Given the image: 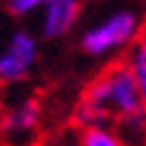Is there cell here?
Instances as JSON below:
<instances>
[{
    "label": "cell",
    "instance_id": "1",
    "mask_svg": "<svg viewBox=\"0 0 146 146\" xmlns=\"http://www.w3.org/2000/svg\"><path fill=\"white\" fill-rule=\"evenodd\" d=\"M74 116L82 129L119 126L129 119L146 116V107L126 64H109L102 74H97L77 104Z\"/></svg>",
    "mask_w": 146,
    "mask_h": 146
},
{
    "label": "cell",
    "instance_id": "8",
    "mask_svg": "<svg viewBox=\"0 0 146 146\" xmlns=\"http://www.w3.org/2000/svg\"><path fill=\"white\" fill-rule=\"evenodd\" d=\"M45 3L47 0H8V10L15 17H30V15H37L45 8Z\"/></svg>",
    "mask_w": 146,
    "mask_h": 146
},
{
    "label": "cell",
    "instance_id": "7",
    "mask_svg": "<svg viewBox=\"0 0 146 146\" xmlns=\"http://www.w3.org/2000/svg\"><path fill=\"white\" fill-rule=\"evenodd\" d=\"M77 146H126V141L119 136L114 126H89L82 129Z\"/></svg>",
    "mask_w": 146,
    "mask_h": 146
},
{
    "label": "cell",
    "instance_id": "5",
    "mask_svg": "<svg viewBox=\"0 0 146 146\" xmlns=\"http://www.w3.org/2000/svg\"><path fill=\"white\" fill-rule=\"evenodd\" d=\"M82 0H47L40 10V32L47 40H60L77 27Z\"/></svg>",
    "mask_w": 146,
    "mask_h": 146
},
{
    "label": "cell",
    "instance_id": "6",
    "mask_svg": "<svg viewBox=\"0 0 146 146\" xmlns=\"http://www.w3.org/2000/svg\"><path fill=\"white\" fill-rule=\"evenodd\" d=\"M129 50H131L129 60L124 62V64L129 69L131 79H134V84H136L139 94H141V102H144V107H146V32L129 47Z\"/></svg>",
    "mask_w": 146,
    "mask_h": 146
},
{
    "label": "cell",
    "instance_id": "3",
    "mask_svg": "<svg viewBox=\"0 0 146 146\" xmlns=\"http://www.w3.org/2000/svg\"><path fill=\"white\" fill-rule=\"evenodd\" d=\"M40 60L37 37L27 30H15L0 47V82L20 84L32 74Z\"/></svg>",
    "mask_w": 146,
    "mask_h": 146
},
{
    "label": "cell",
    "instance_id": "2",
    "mask_svg": "<svg viewBox=\"0 0 146 146\" xmlns=\"http://www.w3.org/2000/svg\"><path fill=\"white\" fill-rule=\"evenodd\" d=\"M141 35H144V15L134 5H121L87 25L79 37V47L89 57L107 60L129 50Z\"/></svg>",
    "mask_w": 146,
    "mask_h": 146
},
{
    "label": "cell",
    "instance_id": "9",
    "mask_svg": "<svg viewBox=\"0 0 146 146\" xmlns=\"http://www.w3.org/2000/svg\"><path fill=\"white\" fill-rule=\"evenodd\" d=\"M144 144H146V141H144Z\"/></svg>",
    "mask_w": 146,
    "mask_h": 146
},
{
    "label": "cell",
    "instance_id": "4",
    "mask_svg": "<svg viewBox=\"0 0 146 146\" xmlns=\"http://www.w3.org/2000/svg\"><path fill=\"white\" fill-rule=\"evenodd\" d=\"M42 121V107L35 97L10 102L0 116V136L8 146H30Z\"/></svg>",
    "mask_w": 146,
    "mask_h": 146
}]
</instances>
